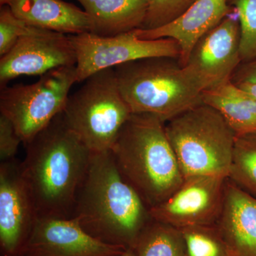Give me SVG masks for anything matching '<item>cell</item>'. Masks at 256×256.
<instances>
[{
    "label": "cell",
    "instance_id": "1",
    "mask_svg": "<svg viewBox=\"0 0 256 256\" xmlns=\"http://www.w3.org/2000/svg\"><path fill=\"white\" fill-rule=\"evenodd\" d=\"M24 146L20 169L38 218H72L92 152L67 126L63 112Z\"/></svg>",
    "mask_w": 256,
    "mask_h": 256
},
{
    "label": "cell",
    "instance_id": "2",
    "mask_svg": "<svg viewBox=\"0 0 256 256\" xmlns=\"http://www.w3.org/2000/svg\"><path fill=\"white\" fill-rule=\"evenodd\" d=\"M72 218L94 238L126 249L134 248L153 220L139 194L120 172L110 150L92 152Z\"/></svg>",
    "mask_w": 256,
    "mask_h": 256
},
{
    "label": "cell",
    "instance_id": "3",
    "mask_svg": "<svg viewBox=\"0 0 256 256\" xmlns=\"http://www.w3.org/2000/svg\"><path fill=\"white\" fill-rule=\"evenodd\" d=\"M110 152L120 174L150 210L184 181L165 122L153 114H131Z\"/></svg>",
    "mask_w": 256,
    "mask_h": 256
},
{
    "label": "cell",
    "instance_id": "4",
    "mask_svg": "<svg viewBox=\"0 0 256 256\" xmlns=\"http://www.w3.org/2000/svg\"><path fill=\"white\" fill-rule=\"evenodd\" d=\"M114 70L132 114H153L166 124L203 104L202 90L178 58H142L120 64Z\"/></svg>",
    "mask_w": 256,
    "mask_h": 256
},
{
    "label": "cell",
    "instance_id": "5",
    "mask_svg": "<svg viewBox=\"0 0 256 256\" xmlns=\"http://www.w3.org/2000/svg\"><path fill=\"white\" fill-rule=\"evenodd\" d=\"M184 178H228L236 136L220 112L203 104L165 124Z\"/></svg>",
    "mask_w": 256,
    "mask_h": 256
},
{
    "label": "cell",
    "instance_id": "6",
    "mask_svg": "<svg viewBox=\"0 0 256 256\" xmlns=\"http://www.w3.org/2000/svg\"><path fill=\"white\" fill-rule=\"evenodd\" d=\"M132 114L120 90L114 68L88 77L68 96L63 111L67 126L92 152L110 150Z\"/></svg>",
    "mask_w": 256,
    "mask_h": 256
},
{
    "label": "cell",
    "instance_id": "7",
    "mask_svg": "<svg viewBox=\"0 0 256 256\" xmlns=\"http://www.w3.org/2000/svg\"><path fill=\"white\" fill-rule=\"evenodd\" d=\"M76 82L73 66L50 70L34 84L1 89L0 112L14 124L24 146L63 112Z\"/></svg>",
    "mask_w": 256,
    "mask_h": 256
},
{
    "label": "cell",
    "instance_id": "8",
    "mask_svg": "<svg viewBox=\"0 0 256 256\" xmlns=\"http://www.w3.org/2000/svg\"><path fill=\"white\" fill-rule=\"evenodd\" d=\"M77 56V82H85L92 74L133 60L152 57L180 58L181 50L176 40L164 38L140 40L134 32L114 36L94 34L69 36Z\"/></svg>",
    "mask_w": 256,
    "mask_h": 256
},
{
    "label": "cell",
    "instance_id": "9",
    "mask_svg": "<svg viewBox=\"0 0 256 256\" xmlns=\"http://www.w3.org/2000/svg\"><path fill=\"white\" fill-rule=\"evenodd\" d=\"M240 24L235 8L196 42L184 66L202 92L230 82L242 64Z\"/></svg>",
    "mask_w": 256,
    "mask_h": 256
},
{
    "label": "cell",
    "instance_id": "10",
    "mask_svg": "<svg viewBox=\"0 0 256 256\" xmlns=\"http://www.w3.org/2000/svg\"><path fill=\"white\" fill-rule=\"evenodd\" d=\"M226 180L214 176L184 178L171 196L150 210L152 217L180 229L215 225L223 208Z\"/></svg>",
    "mask_w": 256,
    "mask_h": 256
},
{
    "label": "cell",
    "instance_id": "11",
    "mask_svg": "<svg viewBox=\"0 0 256 256\" xmlns=\"http://www.w3.org/2000/svg\"><path fill=\"white\" fill-rule=\"evenodd\" d=\"M75 48L69 36L32 28L0 60V86L22 76H41L64 66H76Z\"/></svg>",
    "mask_w": 256,
    "mask_h": 256
},
{
    "label": "cell",
    "instance_id": "12",
    "mask_svg": "<svg viewBox=\"0 0 256 256\" xmlns=\"http://www.w3.org/2000/svg\"><path fill=\"white\" fill-rule=\"evenodd\" d=\"M126 250L94 238L76 218L41 217L16 256H114Z\"/></svg>",
    "mask_w": 256,
    "mask_h": 256
},
{
    "label": "cell",
    "instance_id": "13",
    "mask_svg": "<svg viewBox=\"0 0 256 256\" xmlns=\"http://www.w3.org/2000/svg\"><path fill=\"white\" fill-rule=\"evenodd\" d=\"M38 218L16 159L0 164V246L4 256H16Z\"/></svg>",
    "mask_w": 256,
    "mask_h": 256
},
{
    "label": "cell",
    "instance_id": "14",
    "mask_svg": "<svg viewBox=\"0 0 256 256\" xmlns=\"http://www.w3.org/2000/svg\"><path fill=\"white\" fill-rule=\"evenodd\" d=\"M228 0H195L181 16L161 28L134 30L140 40L170 38L176 40L181 53L178 62L184 67L196 42L216 28L230 12Z\"/></svg>",
    "mask_w": 256,
    "mask_h": 256
},
{
    "label": "cell",
    "instance_id": "15",
    "mask_svg": "<svg viewBox=\"0 0 256 256\" xmlns=\"http://www.w3.org/2000/svg\"><path fill=\"white\" fill-rule=\"evenodd\" d=\"M233 256H256V197L227 178L216 224Z\"/></svg>",
    "mask_w": 256,
    "mask_h": 256
},
{
    "label": "cell",
    "instance_id": "16",
    "mask_svg": "<svg viewBox=\"0 0 256 256\" xmlns=\"http://www.w3.org/2000/svg\"><path fill=\"white\" fill-rule=\"evenodd\" d=\"M8 6L15 16L34 28L72 35L92 30L86 12L63 0H11Z\"/></svg>",
    "mask_w": 256,
    "mask_h": 256
},
{
    "label": "cell",
    "instance_id": "17",
    "mask_svg": "<svg viewBox=\"0 0 256 256\" xmlns=\"http://www.w3.org/2000/svg\"><path fill=\"white\" fill-rule=\"evenodd\" d=\"M90 18V33L114 36L141 28L148 0H77Z\"/></svg>",
    "mask_w": 256,
    "mask_h": 256
},
{
    "label": "cell",
    "instance_id": "18",
    "mask_svg": "<svg viewBox=\"0 0 256 256\" xmlns=\"http://www.w3.org/2000/svg\"><path fill=\"white\" fill-rule=\"evenodd\" d=\"M203 104L220 112L236 136L256 133V98L232 82L202 92Z\"/></svg>",
    "mask_w": 256,
    "mask_h": 256
},
{
    "label": "cell",
    "instance_id": "19",
    "mask_svg": "<svg viewBox=\"0 0 256 256\" xmlns=\"http://www.w3.org/2000/svg\"><path fill=\"white\" fill-rule=\"evenodd\" d=\"M133 250L136 256H186L181 229L154 220L142 230Z\"/></svg>",
    "mask_w": 256,
    "mask_h": 256
},
{
    "label": "cell",
    "instance_id": "20",
    "mask_svg": "<svg viewBox=\"0 0 256 256\" xmlns=\"http://www.w3.org/2000/svg\"><path fill=\"white\" fill-rule=\"evenodd\" d=\"M228 178L256 197V133L236 137Z\"/></svg>",
    "mask_w": 256,
    "mask_h": 256
},
{
    "label": "cell",
    "instance_id": "21",
    "mask_svg": "<svg viewBox=\"0 0 256 256\" xmlns=\"http://www.w3.org/2000/svg\"><path fill=\"white\" fill-rule=\"evenodd\" d=\"M186 256H233L216 226H195L181 229Z\"/></svg>",
    "mask_w": 256,
    "mask_h": 256
},
{
    "label": "cell",
    "instance_id": "22",
    "mask_svg": "<svg viewBox=\"0 0 256 256\" xmlns=\"http://www.w3.org/2000/svg\"><path fill=\"white\" fill-rule=\"evenodd\" d=\"M235 8L240 24L242 63L256 58V0H228Z\"/></svg>",
    "mask_w": 256,
    "mask_h": 256
},
{
    "label": "cell",
    "instance_id": "23",
    "mask_svg": "<svg viewBox=\"0 0 256 256\" xmlns=\"http://www.w3.org/2000/svg\"><path fill=\"white\" fill-rule=\"evenodd\" d=\"M195 0H148V10L142 30H154L172 22L186 11Z\"/></svg>",
    "mask_w": 256,
    "mask_h": 256
},
{
    "label": "cell",
    "instance_id": "24",
    "mask_svg": "<svg viewBox=\"0 0 256 256\" xmlns=\"http://www.w3.org/2000/svg\"><path fill=\"white\" fill-rule=\"evenodd\" d=\"M33 26L15 16L8 5L0 10V56L8 54L20 37L28 34Z\"/></svg>",
    "mask_w": 256,
    "mask_h": 256
},
{
    "label": "cell",
    "instance_id": "25",
    "mask_svg": "<svg viewBox=\"0 0 256 256\" xmlns=\"http://www.w3.org/2000/svg\"><path fill=\"white\" fill-rule=\"evenodd\" d=\"M22 143L14 124L8 117L0 114V160L1 162L15 159L18 146Z\"/></svg>",
    "mask_w": 256,
    "mask_h": 256
},
{
    "label": "cell",
    "instance_id": "26",
    "mask_svg": "<svg viewBox=\"0 0 256 256\" xmlns=\"http://www.w3.org/2000/svg\"><path fill=\"white\" fill-rule=\"evenodd\" d=\"M230 82L235 84L242 82L256 84V58L240 64L234 72Z\"/></svg>",
    "mask_w": 256,
    "mask_h": 256
},
{
    "label": "cell",
    "instance_id": "27",
    "mask_svg": "<svg viewBox=\"0 0 256 256\" xmlns=\"http://www.w3.org/2000/svg\"><path fill=\"white\" fill-rule=\"evenodd\" d=\"M236 85L238 86L239 87L242 88L244 90H246L247 92L252 94L256 98V84L242 82V84H236Z\"/></svg>",
    "mask_w": 256,
    "mask_h": 256
},
{
    "label": "cell",
    "instance_id": "28",
    "mask_svg": "<svg viewBox=\"0 0 256 256\" xmlns=\"http://www.w3.org/2000/svg\"><path fill=\"white\" fill-rule=\"evenodd\" d=\"M114 256H136V254H134V250L133 249H128V250H126V252H122V254H118V255H116Z\"/></svg>",
    "mask_w": 256,
    "mask_h": 256
},
{
    "label": "cell",
    "instance_id": "29",
    "mask_svg": "<svg viewBox=\"0 0 256 256\" xmlns=\"http://www.w3.org/2000/svg\"><path fill=\"white\" fill-rule=\"evenodd\" d=\"M11 0H0V4L2 6H4V5H8Z\"/></svg>",
    "mask_w": 256,
    "mask_h": 256
}]
</instances>
